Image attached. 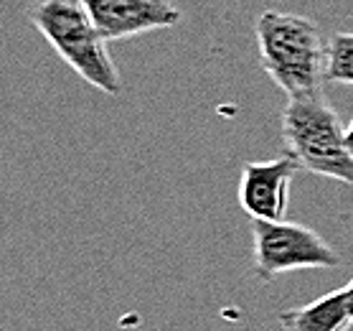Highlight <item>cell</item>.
<instances>
[{"label":"cell","instance_id":"7a4b0ae2","mask_svg":"<svg viewBox=\"0 0 353 331\" xmlns=\"http://www.w3.org/2000/svg\"><path fill=\"white\" fill-rule=\"evenodd\" d=\"M28 21L87 84L110 97L120 95L122 79L107 49V39L99 33L81 0H33Z\"/></svg>","mask_w":353,"mask_h":331},{"label":"cell","instance_id":"3957f363","mask_svg":"<svg viewBox=\"0 0 353 331\" xmlns=\"http://www.w3.org/2000/svg\"><path fill=\"white\" fill-rule=\"evenodd\" d=\"M282 140L300 169L353 186V155L345 146V128L323 89L288 97L282 110Z\"/></svg>","mask_w":353,"mask_h":331},{"label":"cell","instance_id":"277c9868","mask_svg":"<svg viewBox=\"0 0 353 331\" xmlns=\"http://www.w3.org/2000/svg\"><path fill=\"white\" fill-rule=\"evenodd\" d=\"M252 255L254 275L262 283H272L292 270H318L341 265V255L328 240L300 222H265L252 219Z\"/></svg>","mask_w":353,"mask_h":331},{"label":"cell","instance_id":"5b68a950","mask_svg":"<svg viewBox=\"0 0 353 331\" xmlns=\"http://www.w3.org/2000/svg\"><path fill=\"white\" fill-rule=\"evenodd\" d=\"M300 173V163L290 153L272 161H247L239 178V204L252 219H285L290 184Z\"/></svg>","mask_w":353,"mask_h":331},{"label":"cell","instance_id":"9c48e42d","mask_svg":"<svg viewBox=\"0 0 353 331\" xmlns=\"http://www.w3.org/2000/svg\"><path fill=\"white\" fill-rule=\"evenodd\" d=\"M343 296H345V306H348V314H351V319H353V278L345 283Z\"/></svg>","mask_w":353,"mask_h":331},{"label":"cell","instance_id":"30bf717a","mask_svg":"<svg viewBox=\"0 0 353 331\" xmlns=\"http://www.w3.org/2000/svg\"><path fill=\"white\" fill-rule=\"evenodd\" d=\"M345 146H348V151H351V155H353V117H351V122H348V128H345Z\"/></svg>","mask_w":353,"mask_h":331},{"label":"cell","instance_id":"8992f818","mask_svg":"<svg viewBox=\"0 0 353 331\" xmlns=\"http://www.w3.org/2000/svg\"><path fill=\"white\" fill-rule=\"evenodd\" d=\"M81 6L107 41H128L181 21V10L170 0H81Z\"/></svg>","mask_w":353,"mask_h":331},{"label":"cell","instance_id":"6da1fadb","mask_svg":"<svg viewBox=\"0 0 353 331\" xmlns=\"http://www.w3.org/2000/svg\"><path fill=\"white\" fill-rule=\"evenodd\" d=\"M254 33L262 69L288 97L323 89L328 41L315 21L297 13L265 10Z\"/></svg>","mask_w":353,"mask_h":331},{"label":"cell","instance_id":"ba28073f","mask_svg":"<svg viewBox=\"0 0 353 331\" xmlns=\"http://www.w3.org/2000/svg\"><path fill=\"white\" fill-rule=\"evenodd\" d=\"M325 79L338 84H353V33H336L328 41Z\"/></svg>","mask_w":353,"mask_h":331},{"label":"cell","instance_id":"52a82bcc","mask_svg":"<svg viewBox=\"0 0 353 331\" xmlns=\"http://www.w3.org/2000/svg\"><path fill=\"white\" fill-rule=\"evenodd\" d=\"M277 321L282 331H348L353 326L343 288L325 293L305 306L285 308Z\"/></svg>","mask_w":353,"mask_h":331}]
</instances>
